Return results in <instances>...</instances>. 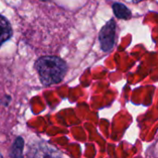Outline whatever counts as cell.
<instances>
[{
    "instance_id": "obj_1",
    "label": "cell",
    "mask_w": 158,
    "mask_h": 158,
    "mask_svg": "<svg viewBox=\"0 0 158 158\" xmlns=\"http://www.w3.org/2000/svg\"><path fill=\"white\" fill-rule=\"evenodd\" d=\"M34 68L44 86L61 82L68 69L67 63L62 58L54 56H41L36 60Z\"/></svg>"
},
{
    "instance_id": "obj_2",
    "label": "cell",
    "mask_w": 158,
    "mask_h": 158,
    "mask_svg": "<svg viewBox=\"0 0 158 158\" xmlns=\"http://www.w3.org/2000/svg\"><path fill=\"white\" fill-rule=\"evenodd\" d=\"M98 39L103 51L109 52L113 49L116 39V21L114 19H110L104 25L99 32Z\"/></svg>"
},
{
    "instance_id": "obj_3",
    "label": "cell",
    "mask_w": 158,
    "mask_h": 158,
    "mask_svg": "<svg viewBox=\"0 0 158 158\" xmlns=\"http://www.w3.org/2000/svg\"><path fill=\"white\" fill-rule=\"evenodd\" d=\"M13 35V31L10 22L6 18L0 15V46L8 41Z\"/></svg>"
},
{
    "instance_id": "obj_4",
    "label": "cell",
    "mask_w": 158,
    "mask_h": 158,
    "mask_svg": "<svg viewBox=\"0 0 158 158\" xmlns=\"http://www.w3.org/2000/svg\"><path fill=\"white\" fill-rule=\"evenodd\" d=\"M113 11L117 18L122 19H129L131 18V11L122 3H114L113 6Z\"/></svg>"
},
{
    "instance_id": "obj_5",
    "label": "cell",
    "mask_w": 158,
    "mask_h": 158,
    "mask_svg": "<svg viewBox=\"0 0 158 158\" xmlns=\"http://www.w3.org/2000/svg\"><path fill=\"white\" fill-rule=\"evenodd\" d=\"M24 149V140L22 137H17L10 148V157H22Z\"/></svg>"
},
{
    "instance_id": "obj_6",
    "label": "cell",
    "mask_w": 158,
    "mask_h": 158,
    "mask_svg": "<svg viewBox=\"0 0 158 158\" xmlns=\"http://www.w3.org/2000/svg\"><path fill=\"white\" fill-rule=\"evenodd\" d=\"M11 96L9 95H5L2 99H1V105H3L4 106H7L9 105V103L11 102Z\"/></svg>"
},
{
    "instance_id": "obj_7",
    "label": "cell",
    "mask_w": 158,
    "mask_h": 158,
    "mask_svg": "<svg viewBox=\"0 0 158 158\" xmlns=\"http://www.w3.org/2000/svg\"><path fill=\"white\" fill-rule=\"evenodd\" d=\"M132 1H133V3H140V2L144 1V0H132Z\"/></svg>"
},
{
    "instance_id": "obj_8",
    "label": "cell",
    "mask_w": 158,
    "mask_h": 158,
    "mask_svg": "<svg viewBox=\"0 0 158 158\" xmlns=\"http://www.w3.org/2000/svg\"><path fill=\"white\" fill-rule=\"evenodd\" d=\"M41 1H44V2H47V1H49V0H41Z\"/></svg>"
}]
</instances>
